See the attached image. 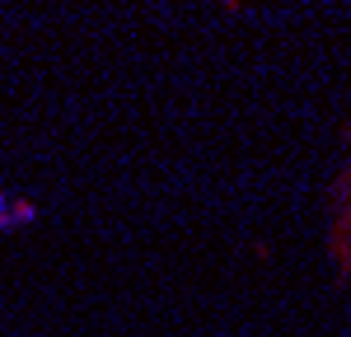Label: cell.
Returning <instances> with one entry per match:
<instances>
[{"label": "cell", "instance_id": "cell-1", "mask_svg": "<svg viewBox=\"0 0 351 337\" xmlns=\"http://www.w3.org/2000/svg\"><path fill=\"white\" fill-rule=\"evenodd\" d=\"M347 234V244H351V206H347V221H342V229H337V239Z\"/></svg>", "mask_w": 351, "mask_h": 337}]
</instances>
